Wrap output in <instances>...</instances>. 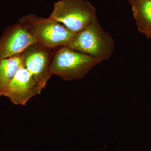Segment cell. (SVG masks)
<instances>
[{"label":"cell","mask_w":151,"mask_h":151,"mask_svg":"<svg viewBox=\"0 0 151 151\" xmlns=\"http://www.w3.org/2000/svg\"><path fill=\"white\" fill-rule=\"evenodd\" d=\"M67 47L103 62L113 55L115 43L112 36L103 28L97 17L87 27L76 33Z\"/></svg>","instance_id":"cell-3"},{"label":"cell","mask_w":151,"mask_h":151,"mask_svg":"<svg viewBox=\"0 0 151 151\" xmlns=\"http://www.w3.org/2000/svg\"><path fill=\"white\" fill-rule=\"evenodd\" d=\"M96 13V8L87 0H60L54 3L49 17L77 33L97 17Z\"/></svg>","instance_id":"cell-4"},{"label":"cell","mask_w":151,"mask_h":151,"mask_svg":"<svg viewBox=\"0 0 151 151\" xmlns=\"http://www.w3.org/2000/svg\"><path fill=\"white\" fill-rule=\"evenodd\" d=\"M54 49L37 42L27 47L20 54L22 65L44 89L51 77L50 67Z\"/></svg>","instance_id":"cell-5"},{"label":"cell","mask_w":151,"mask_h":151,"mask_svg":"<svg viewBox=\"0 0 151 151\" xmlns=\"http://www.w3.org/2000/svg\"><path fill=\"white\" fill-rule=\"evenodd\" d=\"M138 30L147 35L151 32V0H128Z\"/></svg>","instance_id":"cell-8"},{"label":"cell","mask_w":151,"mask_h":151,"mask_svg":"<svg viewBox=\"0 0 151 151\" xmlns=\"http://www.w3.org/2000/svg\"><path fill=\"white\" fill-rule=\"evenodd\" d=\"M36 42L19 23L7 28L0 37V62L17 56Z\"/></svg>","instance_id":"cell-7"},{"label":"cell","mask_w":151,"mask_h":151,"mask_svg":"<svg viewBox=\"0 0 151 151\" xmlns=\"http://www.w3.org/2000/svg\"><path fill=\"white\" fill-rule=\"evenodd\" d=\"M101 62L97 58L68 47H59L53 50L50 72L52 75L66 81L82 79Z\"/></svg>","instance_id":"cell-2"},{"label":"cell","mask_w":151,"mask_h":151,"mask_svg":"<svg viewBox=\"0 0 151 151\" xmlns=\"http://www.w3.org/2000/svg\"><path fill=\"white\" fill-rule=\"evenodd\" d=\"M18 22L36 42L50 48L67 46L76 34L50 18L34 14L23 16Z\"/></svg>","instance_id":"cell-1"},{"label":"cell","mask_w":151,"mask_h":151,"mask_svg":"<svg viewBox=\"0 0 151 151\" xmlns=\"http://www.w3.org/2000/svg\"><path fill=\"white\" fill-rule=\"evenodd\" d=\"M43 89L21 65L6 87L2 96L8 98L14 105H25L31 98L40 94Z\"/></svg>","instance_id":"cell-6"},{"label":"cell","mask_w":151,"mask_h":151,"mask_svg":"<svg viewBox=\"0 0 151 151\" xmlns=\"http://www.w3.org/2000/svg\"><path fill=\"white\" fill-rule=\"evenodd\" d=\"M147 36L148 37L151 38V32L148 35H147Z\"/></svg>","instance_id":"cell-10"},{"label":"cell","mask_w":151,"mask_h":151,"mask_svg":"<svg viewBox=\"0 0 151 151\" xmlns=\"http://www.w3.org/2000/svg\"><path fill=\"white\" fill-rule=\"evenodd\" d=\"M21 65L20 55L0 62V96Z\"/></svg>","instance_id":"cell-9"}]
</instances>
